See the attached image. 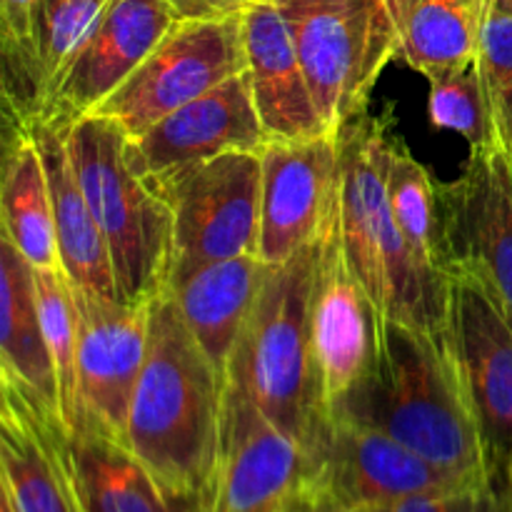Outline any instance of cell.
<instances>
[{
  "label": "cell",
  "mask_w": 512,
  "mask_h": 512,
  "mask_svg": "<svg viewBox=\"0 0 512 512\" xmlns=\"http://www.w3.org/2000/svg\"><path fill=\"white\" fill-rule=\"evenodd\" d=\"M178 20H228L238 18L248 0H168Z\"/></svg>",
  "instance_id": "32"
},
{
  "label": "cell",
  "mask_w": 512,
  "mask_h": 512,
  "mask_svg": "<svg viewBox=\"0 0 512 512\" xmlns=\"http://www.w3.org/2000/svg\"><path fill=\"white\" fill-rule=\"evenodd\" d=\"M445 270L478 280L512 318V153L470 150L463 175L438 183Z\"/></svg>",
  "instance_id": "9"
},
{
  "label": "cell",
  "mask_w": 512,
  "mask_h": 512,
  "mask_svg": "<svg viewBox=\"0 0 512 512\" xmlns=\"http://www.w3.org/2000/svg\"><path fill=\"white\" fill-rule=\"evenodd\" d=\"M388 205L393 213L395 225L408 240L420 263L433 273L445 270V248H443V225H440V195L438 183L420 165L413 155L405 150L403 140L395 138L390 150L388 165ZM450 278V275H448Z\"/></svg>",
  "instance_id": "26"
},
{
  "label": "cell",
  "mask_w": 512,
  "mask_h": 512,
  "mask_svg": "<svg viewBox=\"0 0 512 512\" xmlns=\"http://www.w3.org/2000/svg\"><path fill=\"white\" fill-rule=\"evenodd\" d=\"M268 140L255 108L248 70H243L165 115L140 138H128V163L165 198L190 170L228 150L260 153Z\"/></svg>",
  "instance_id": "12"
},
{
  "label": "cell",
  "mask_w": 512,
  "mask_h": 512,
  "mask_svg": "<svg viewBox=\"0 0 512 512\" xmlns=\"http://www.w3.org/2000/svg\"><path fill=\"white\" fill-rule=\"evenodd\" d=\"M243 70L240 15L228 20H178L95 113L115 120L135 140L165 115Z\"/></svg>",
  "instance_id": "6"
},
{
  "label": "cell",
  "mask_w": 512,
  "mask_h": 512,
  "mask_svg": "<svg viewBox=\"0 0 512 512\" xmlns=\"http://www.w3.org/2000/svg\"><path fill=\"white\" fill-rule=\"evenodd\" d=\"M350 512H503V500L490 485H463V488L410 495L393 503L368 505Z\"/></svg>",
  "instance_id": "30"
},
{
  "label": "cell",
  "mask_w": 512,
  "mask_h": 512,
  "mask_svg": "<svg viewBox=\"0 0 512 512\" xmlns=\"http://www.w3.org/2000/svg\"><path fill=\"white\" fill-rule=\"evenodd\" d=\"M268 268L260 255H243L200 265L168 285L180 318L225 380Z\"/></svg>",
  "instance_id": "19"
},
{
  "label": "cell",
  "mask_w": 512,
  "mask_h": 512,
  "mask_svg": "<svg viewBox=\"0 0 512 512\" xmlns=\"http://www.w3.org/2000/svg\"><path fill=\"white\" fill-rule=\"evenodd\" d=\"M395 58L428 80L478 60L483 0H393Z\"/></svg>",
  "instance_id": "24"
},
{
  "label": "cell",
  "mask_w": 512,
  "mask_h": 512,
  "mask_svg": "<svg viewBox=\"0 0 512 512\" xmlns=\"http://www.w3.org/2000/svg\"><path fill=\"white\" fill-rule=\"evenodd\" d=\"M0 223L3 238H8L33 268H63L48 173L30 125L8 123L0 185Z\"/></svg>",
  "instance_id": "23"
},
{
  "label": "cell",
  "mask_w": 512,
  "mask_h": 512,
  "mask_svg": "<svg viewBox=\"0 0 512 512\" xmlns=\"http://www.w3.org/2000/svg\"><path fill=\"white\" fill-rule=\"evenodd\" d=\"M478 70L500 148L512 153V15L485 13Z\"/></svg>",
  "instance_id": "29"
},
{
  "label": "cell",
  "mask_w": 512,
  "mask_h": 512,
  "mask_svg": "<svg viewBox=\"0 0 512 512\" xmlns=\"http://www.w3.org/2000/svg\"><path fill=\"white\" fill-rule=\"evenodd\" d=\"M383 325L385 315L355 275L335 220L318 245L310 293V333L325 415L373 373L383 348Z\"/></svg>",
  "instance_id": "11"
},
{
  "label": "cell",
  "mask_w": 512,
  "mask_h": 512,
  "mask_svg": "<svg viewBox=\"0 0 512 512\" xmlns=\"http://www.w3.org/2000/svg\"><path fill=\"white\" fill-rule=\"evenodd\" d=\"M293 512H350V510H345L343 505L335 503L328 493H323V490H320L315 483H310L308 478V483H305L303 490H300L298 500H295Z\"/></svg>",
  "instance_id": "33"
},
{
  "label": "cell",
  "mask_w": 512,
  "mask_h": 512,
  "mask_svg": "<svg viewBox=\"0 0 512 512\" xmlns=\"http://www.w3.org/2000/svg\"><path fill=\"white\" fill-rule=\"evenodd\" d=\"M485 13H510L512 0H485Z\"/></svg>",
  "instance_id": "35"
},
{
  "label": "cell",
  "mask_w": 512,
  "mask_h": 512,
  "mask_svg": "<svg viewBox=\"0 0 512 512\" xmlns=\"http://www.w3.org/2000/svg\"><path fill=\"white\" fill-rule=\"evenodd\" d=\"M178 23L168 0H113L55 80L38 123L93 115Z\"/></svg>",
  "instance_id": "16"
},
{
  "label": "cell",
  "mask_w": 512,
  "mask_h": 512,
  "mask_svg": "<svg viewBox=\"0 0 512 512\" xmlns=\"http://www.w3.org/2000/svg\"><path fill=\"white\" fill-rule=\"evenodd\" d=\"M110 3L113 0H40L28 65L13 83L3 85L5 123H38L55 80Z\"/></svg>",
  "instance_id": "22"
},
{
  "label": "cell",
  "mask_w": 512,
  "mask_h": 512,
  "mask_svg": "<svg viewBox=\"0 0 512 512\" xmlns=\"http://www.w3.org/2000/svg\"><path fill=\"white\" fill-rule=\"evenodd\" d=\"M245 70L270 140H308L325 128L288 23L273 0H250L240 13Z\"/></svg>",
  "instance_id": "18"
},
{
  "label": "cell",
  "mask_w": 512,
  "mask_h": 512,
  "mask_svg": "<svg viewBox=\"0 0 512 512\" xmlns=\"http://www.w3.org/2000/svg\"><path fill=\"white\" fill-rule=\"evenodd\" d=\"M70 445L88 512H175L173 498L123 440L80 428Z\"/></svg>",
  "instance_id": "25"
},
{
  "label": "cell",
  "mask_w": 512,
  "mask_h": 512,
  "mask_svg": "<svg viewBox=\"0 0 512 512\" xmlns=\"http://www.w3.org/2000/svg\"><path fill=\"white\" fill-rule=\"evenodd\" d=\"M448 338L478 423L488 478L500 493L512 455V318L478 280L453 275Z\"/></svg>",
  "instance_id": "8"
},
{
  "label": "cell",
  "mask_w": 512,
  "mask_h": 512,
  "mask_svg": "<svg viewBox=\"0 0 512 512\" xmlns=\"http://www.w3.org/2000/svg\"><path fill=\"white\" fill-rule=\"evenodd\" d=\"M483 5H485V0H483Z\"/></svg>",
  "instance_id": "39"
},
{
  "label": "cell",
  "mask_w": 512,
  "mask_h": 512,
  "mask_svg": "<svg viewBox=\"0 0 512 512\" xmlns=\"http://www.w3.org/2000/svg\"><path fill=\"white\" fill-rule=\"evenodd\" d=\"M0 488L13 512H88L63 415L0 378Z\"/></svg>",
  "instance_id": "17"
},
{
  "label": "cell",
  "mask_w": 512,
  "mask_h": 512,
  "mask_svg": "<svg viewBox=\"0 0 512 512\" xmlns=\"http://www.w3.org/2000/svg\"><path fill=\"white\" fill-rule=\"evenodd\" d=\"M33 275L45 340L58 375L60 410L65 425L73 433L78 425V308H75L73 285L63 268H33Z\"/></svg>",
  "instance_id": "27"
},
{
  "label": "cell",
  "mask_w": 512,
  "mask_h": 512,
  "mask_svg": "<svg viewBox=\"0 0 512 512\" xmlns=\"http://www.w3.org/2000/svg\"><path fill=\"white\" fill-rule=\"evenodd\" d=\"M508 488H510V495H512V455H510V465H508Z\"/></svg>",
  "instance_id": "37"
},
{
  "label": "cell",
  "mask_w": 512,
  "mask_h": 512,
  "mask_svg": "<svg viewBox=\"0 0 512 512\" xmlns=\"http://www.w3.org/2000/svg\"><path fill=\"white\" fill-rule=\"evenodd\" d=\"M305 455L310 483L318 485L345 510L463 485H490L438 468L383 430L355 423L343 415H325L323 428Z\"/></svg>",
  "instance_id": "10"
},
{
  "label": "cell",
  "mask_w": 512,
  "mask_h": 512,
  "mask_svg": "<svg viewBox=\"0 0 512 512\" xmlns=\"http://www.w3.org/2000/svg\"><path fill=\"white\" fill-rule=\"evenodd\" d=\"M0 512H13V508H10V505L3 500V503H0Z\"/></svg>",
  "instance_id": "38"
},
{
  "label": "cell",
  "mask_w": 512,
  "mask_h": 512,
  "mask_svg": "<svg viewBox=\"0 0 512 512\" xmlns=\"http://www.w3.org/2000/svg\"><path fill=\"white\" fill-rule=\"evenodd\" d=\"M375 3H378V8H383L385 13L393 18V0H375ZM393 23H395V20H393Z\"/></svg>",
  "instance_id": "36"
},
{
  "label": "cell",
  "mask_w": 512,
  "mask_h": 512,
  "mask_svg": "<svg viewBox=\"0 0 512 512\" xmlns=\"http://www.w3.org/2000/svg\"><path fill=\"white\" fill-rule=\"evenodd\" d=\"M43 155L45 173L53 198L55 235H58L60 260L63 270L75 288L93 293L103 300H120L118 283H115L113 260H110L108 243L100 233L93 218L78 175L70 160L65 125L35 123L30 125Z\"/></svg>",
  "instance_id": "20"
},
{
  "label": "cell",
  "mask_w": 512,
  "mask_h": 512,
  "mask_svg": "<svg viewBox=\"0 0 512 512\" xmlns=\"http://www.w3.org/2000/svg\"><path fill=\"white\" fill-rule=\"evenodd\" d=\"M258 255L280 265L320 243L340 210V133L268 140L263 150Z\"/></svg>",
  "instance_id": "13"
},
{
  "label": "cell",
  "mask_w": 512,
  "mask_h": 512,
  "mask_svg": "<svg viewBox=\"0 0 512 512\" xmlns=\"http://www.w3.org/2000/svg\"><path fill=\"white\" fill-rule=\"evenodd\" d=\"M248 3H250V0H248Z\"/></svg>",
  "instance_id": "40"
},
{
  "label": "cell",
  "mask_w": 512,
  "mask_h": 512,
  "mask_svg": "<svg viewBox=\"0 0 512 512\" xmlns=\"http://www.w3.org/2000/svg\"><path fill=\"white\" fill-rule=\"evenodd\" d=\"M328 415L383 430L438 468L490 483L450 338L385 318L373 373Z\"/></svg>",
  "instance_id": "2"
},
{
  "label": "cell",
  "mask_w": 512,
  "mask_h": 512,
  "mask_svg": "<svg viewBox=\"0 0 512 512\" xmlns=\"http://www.w3.org/2000/svg\"><path fill=\"white\" fill-rule=\"evenodd\" d=\"M0 378L13 380L33 398L60 410L58 375L45 340L35 295L33 265L0 235Z\"/></svg>",
  "instance_id": "21"
},
{
  "label": "cell",
  "mask_w": 512,
  "mask_h": 512,
  "mask_svg": "<svg viewBox=\"0 0 512 512\" xmlns=\"http://www.w3.org/2000/svg\"><path fill=\"white\" fill-rule=\"evenodd\" d=\"M318 245L270 265L228 368L230 383L240 385L275 425L303 445L305 453L325 423L310 333Z\"/></svg>",
  "instance_id": "4"
},
{
  "label": "cell",
  "mask_w": 512,
  "mask_h": 512,
  "mask_svg": "<svg viewBox=\"0 0 512 512\" xmlns=\"http://www.w3.org/2000/svg\"><path fill=\"white\" fill-rule=\"evenodd\" d=\"M165 200L175 220L170 283L200 265L258 255L263 158L255 150H228L208 160L183 175Z\"/></svg>",
  "instance_id": "7"
},
{
  "label": "cell",
  "mask_w": 512,
  "mask_h": 512,
  "mask_svg": "<svg viewBox=\"0 0 512 512\" xmlns=\"http://www.w3.org/2000/svg\"><path fill=\"white\" fill-rule=\"evenodd\" d=\"M225 385V375L165 290L150 303L148 355L130 400L123 443L173 500L213 495Z\"/></svg>",
  "instance_id": "1"
},
{
  "label": "cell",
  "mask_w": 512,
  "mask_h": 512,
  "mask_svg": "<svg viewBox=\"0 0 512 512\" xmlns=\"http://www.w3.org/2000/svg\"><path fill=\"white\" fill-rule=\"evenodd\" d=\"M40 0H0V43H3V85L25 70L33 40V18Z\"/></svg>",
  "instance_id": "31"
},
{
  "label": "cell",
  "mask_w": 512,
  "mask_h": 512,
  "mask_svg": "<svg viewBox=\"0 0 512 512\" xmlns=\"http://www.w3.org/2000/svg\"><path fill=\"white\" fill-rule=\"evenodd\" d=\"M73 295L78 308L75 430H98L123 440L130 400L148 355L150 303L125 305L118 300H103L75 285Z\"/></svg>",
  "instance_id": "15"
},
{
  "label": "cell",
  "mask_w": 512,
  "mask_h": 512,
  "mask_svg": "<svg viewBox=\"0 0 512 512\" xmlns=\"http://www.w3.org/2000/svg\"><path fill=\"white\" fill-rule=\"evenodd\" d=\"M175 512H213L210 503L205 498H188V500H173Z\"/></svg>",
  "instance_id": "34"
},
{
  "label": "cell",
  "mask_w": 512,
  "mask_h": 512,
  "mask_svg": "<svg viewBox=\"0 0 512 512\" xmlns=\"http://www.w3.org/2000/svg\"><path fill=\"white\" fill-rule=\"evenodd\" d=\"M308 483L303 445L275 425L240 385H225L213 512H293Z\"/></svg>",
  "instance_id": "14"
},
{
  "label": "cell",
  "mask_w": 512,
  "mask_h": 512,
  "mask_svg": "<svg viewBox=\"0 0 512 512\" xmlns=\"http://www.w3.org/2000/svg\"><path fill=\"white\" fill-rule=\"evenodd\" d=\"M70 160L108 243L125 305L153 303L168 290L175 253L173 208L128 163V133L105 115L65 125Z\"/></svg>",
  "instance_id": "3"
},
{
  "label": "cell",
  "mask_w": 512,
  "mask_h": 512,
  "mask_svg": "<svg viewBox=\"0 0 512 512\" xmlns=\"http://www.w3.org/2000/svg\"><path fill=\"white\" fill-rule=\"evenodd\" d=\"M430 120L435 128L453 130L468 140L470 150L493 148L498 143L493 115L485 100L478 60L468 68L450 70L430 80Z\"/></svg>",
  "instance_id": "28"
},
{
  "label": "cell",
  "mask_w": 512,
  "mask_h": 512,
  "mask_svg": "<svg viewBox=\"0 0 512 512\" xmlns=\"http://www.w3.org/2000/svg\"><path fill=\"white\" fill-rule=\"evenodd\" d=\"M288 23L315 108L340 133L368 110L385 65L395 58V23L375 0H273Z\"/></svg>",
  "instance_id": "5"
}]
</instances>
